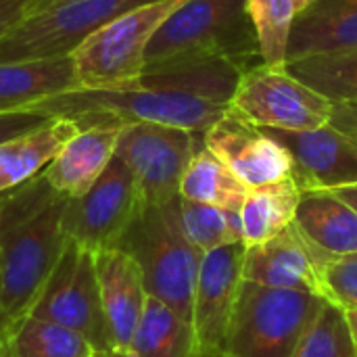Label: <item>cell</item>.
I'll return each mask as SVG.
<instances>
[{"label": "cell", "mask_w": 357, "mask_h": 357, "mask_svg": "<svg viewBox=\"0 0 357 357\" xmlns=\"http://www.w3.org/2000/svg\"><path fill=\"white\" fill-rule=\"evenodd\" d=\"M249 195V186L220 159L205 142L195 151L182 180L180 197L197 203L238 211Z\"/></svg>", "instance_id": "d4e9b609"}, {"label": "cell", "mask_w": 357, "mask_h": 357, "mask_svg": "<svg viewBox=\"0 0 357 357\" xmlns=\"http://www.w3.org/2000/svg\"><path fill=\"white\" fill-rule=\"evenodd\" d=\"M96 274L113 349L128 354L149 297L136 261L121 249L96 253Z\"/></svg>", "instance_id": "e0dca14e"}, {"label": "cell", "mask_w": 357, "mask_h": 357, "mask_svg": "<svg viewBox=\"0 0 357 357\" xmlns=\"http://www.w3.org/2000/svg\"><path fill=\"white\" fill-rule=\"evenodd\" d=\"M345 318H347L349 337H351V343H354V354L357 357V310H345Z\"/></svg>", "instance_id": "e575fe53"}, {"label": "cell", "mask_w": 357, "mask_h": 357, "mask_svg": "<svg viewBox=\"0 0 357 357\" xmlns=\"http://www.w3.org/2000/svg\"><path fill=\"white\" fill-rule=\"evenodd\" d=\"M4 326L6 324L0 322V357H4Z\"/></svg>", "instance_id": "f35d334b"}, {"label": "cell", "mask_w": 357, "mask_h": 357, "mask_svg": "<svg viewBox=\"0 0 357 357\" xmlns=\"http://www.w3.org/2000/svg\"><path fill=\"white\" fill-rule=\"evenodd\" d=\"M92 357H130L123 351H117V349H105V351H94Z\"/></svg>", "instance_id": "8d00e7d4"}, {"label": "cell", "mask_w": 357, "mask_h": 357, "mask_svg": "<svg viewBox=\"0 0 357 357\" xmlns=\"http://www.w3.org/2000/svg\"><path fill=\"white\" fill-rule=\"evenodd\" d=\"M119 132V123L82 126L44 167V178L65 197H82L115 157Z\"/></svg>", "instance_id": "2e32d148"}, {"label": "cell", "mask_w": 357, "mask_h": 357, "mask_svg": "<svg viewBox=\"0 0 357 357\" xmlns=\"http://www.w3.org/2000/svg\"><path fill=\"white\" fill-rule=\"evenodd\" d=\"M324 299L341 310H357V253L331 257L322 268Z\"/></svg>", "instance_id": "f546056e"}, {"label": "cell", "mask_w": 357, "mask_h": 357, "mask_svg": "<svg viewBox=\"0 0 357 357\" xmlns=\"http://www.w3.org/2000/svg\"><path fill=\"white\" fill-rule=\"evenodd\" d=\"M326 299L243 280L222 357H293Z\"/></svg>", "instance_id": "5b68a950"}, {"label": "cell", "mask_w": 357, "mask_h": 357, "mask_svg": "<svg viewBox=\"0 0 357 357\" xmlns=\"http://www.w3.org/2000/svg\"><path fill=\"white\" fill-rule=\"evenodd\" d=\"M284 67L333 105L357 102V46L307 54Z\"/></svg>", "instance_id": "484cf974"}, {"label": "cell", "mask_w": 357, "mask_h": 357, "mask_svg": "<svg viewBox=\"0 0 357 357\" xmlns=\"http://www.w3.org/2000/svg\"><path fill=\"white\" fill-rule=\"evenodd\" d=\"M29 0H0V40L25 17Z\"/></svg>", "instance_id": "d6a6232c"}, {"label": "cell", "mask_w": 357, "mask_h": 357, "mask_svg": "<svg viewBox=\"0 0 357 357\" xmlns=\"http://www.w3.org/2000/svg\"><path fill=\"white\" fill-rule=\"evenodd\" d=\"M56 2H63V0H29L27 6H25V17H27V15H33V13H40V10H44V8L56 4Z\"/></svg>", "instance_id": "d590c367"}, {"label": "cell", "mask_w": 357, "mask_h": 357, "mask_svg": "<svg viewBox=\"0 0 357 357\" xmlns=\"http://www.w3.org/2000/svg\"><path fill=\"white\" fill-rule=\"evenodd\" d=\"M182 2H144L92 31L71 54L82 88L119 90L136 86L144 73V54L151 38Z\"/></svg>", "instance_id": "8992f818"}, {"label": "cell", "mask_w": 357, "mask_h": 357, "mask_svg": "<svg viewBox=\"0 0 357 357\" xmlns=\"http://www.w3.org/2000/svg\"><path fill=\"white\" fill-rule=\"evenodd\" d=\"M153 0H63L23 17L0 40V63L71 56L100 25Z\"/></svg>", "instance_id": "52a82bcc"}, {"label": "cell", "mask_w": 357, "mask_h": 357, "mask_svg": "<svg viewBox=\"0 0 357 357\" xmlns=\"http://www.w3.org/2000/svg\"><path fill=\"white\" fill-rule=\"evenodd\" d=\"M293 224L331 257L357 253V213L331 190H303Z\"/></svg>", "instance_id": "ffe728a7"}, {"label": "cell", "mask_w": 357, "mask_h": 357, "mask_svg": "<svg viewBox=\"0 0 357 357\" xmlns=\"http://www.w3.org/2000/svg\"><path fill=\"white\" fill-rule=\"evenodd\" d=\"M180 220L188 241L201 251H213L232 243H243L238 211L197 203L180 197Z\"/></svg>", "instance_id": "4316f807"}, {"label": "cell", "mask_w": 357, "mask_h": 357, "mask_svg": "<svg viewBox=\"0 0 357 357\" xmlns=\"http://www.w3.org/2000/svg\"><path fill=\"white\" fill-rule=\"evenodd\" d=\"M349 46H357V0H314L293 21L287 63Z\"/></svg>", "instance_id": "d6986e66"}, {"label": "cell", "mask_w": 357, "mask_h": 357, "mask_svg": "<svg viewBox=\"0 0 357 357\" xmlns=\"http://www.w3.org/2000/svg\"><path fill=\"white\" fill-rule=\"evenodd\" d=\"M203 142L249 188L293 176V159L287 146L232 107L203 134Z\"/></svg>", "instance_id": "4fadbf2b"}, {"label": "cell", "mask_w": 357, "mask_h": 357, "mask_svg": "<svg viewBox=\"0 0 357 357\" xmlns=\"http://www.w3.org/2000/svg\"><path fill=\"white\" fill-rule=\"evenodd\" d=\"M115 249H121L136 261L151 297L190 322L203 253L182 228L180 197L169 203L142 201Z\"/></svg>", "instance_id": "277c9868"}, {"label": "cell", "mask_w": 357, "mask_h": 357, "mask_svg": "<svg viewBox=\"0 0 357 357\" xmlns=\"http://www.w3.org/2000/svg\"><path fill=\"white\" fill-rule=\"evenodd\" d=\"M67 199L40 172L0 203V316L6 324L29 314L67 245Z\"/></svg>", "instance_id": "7a4b0ae2"}, {"label": "cell", "mask_w": 357, "mask_h": 357, "mask_svg": "<svg viewBox=\"0 0 357 357\" xmlns=\"http://www.w3.org/2000/svg\"><path fill=\"white\" fill-rule=\"evenodd\" d=\"M333 102L305 86L287 67L259 63L247 69L232 98V109L268 130H314L331 123Z\"/></svg>", "instance_id": "30bf717a"}, {"label": "cell", "mask_w": 357, "mask_h": 357, "mask_svg": "<svg viewBox=\"0 0 357 357\" xmlns=\"http://www.w3.org/2000/svg\"><path fill=\"white\" fill-rule=\"evenodd\" d=\"M331 123L357 142V102H337L333 107Z\"/></svg>", "instance_id": "1f68e13d"}, {"label": "cell", "mask_w": 357, "mask_h": 357, "mask_svg": "<svg viewBox=\"0 0 357 357\" xmlns=\"http://www.w3.org/2000/svg\"><path fill=\"white\" fill-rule=\"evenodd\" d=\"M314 0H295V8H297V15L303 10V8H307L310 4H312Z\"/></svg>", "instance_id": "74e56055"}, {"label": "cell", "mask_w": 357, "mask_h": 357, "mask_svg": "<svg viewBox=\"0 0 357 357\" xmlns=\"http://www.w3.org/2000/svg\"><path fill=\"white\" fill-rule=\"evenodd\" d=\"M6 192H8V190H6ZM6 192H2V195H0V203H2V199H4V195H6ZM0 322H2V324H6V322L2 320V316H0Z\"/></svg>", "instance_id": "ab89813d"}, {"label": "cell", "mask_w": 357, "mask_h": 357, "mask_svg": "<svg viewBox=\"0 0 357 357\" xmlns=\"http://www.w3.org/2000/svg\"><path fill=\"white\" fill-rule=\"evenodd\" d=\"M268 132L287 146L293 159V180L301 192L335 190L357 182V142L333 123L314 130Z\"/></svg>", "instance_id": "9a60e30c"}, {"label": "cell", "mask_w": 357, "mask_h": 357, "mask_svg": "<svg viewBox=\"0 0 357 357\" xmlns=\"http://www.w3.org/2000/svg\"><path fill=\"white\" fill-rule=\"evenodd\" d=\"M140 205L142 197L132 172L119 157H113L102 176L82 197L67 199L65 236L94 255L115 249Z\"/></svg>", "instance_id": "8fae6325"}, {"label": "cell", "mask_w": 357, "mask_h": 357, "mask_svg": "<svg viewBox=\"0 0 357 357\" xmlns=\"http://www.w3.org/2000/svg\"><path fill=\"white\" fill-rule=\"evenodd\" d=\"M245 243H232L203 253L195 295L190 326L201 357H222L226 333L243 284Z\"/></svg>", "instance_id": "7c38bea8"}, {"label": "cell", "mask_w": 357, "mask_h": 357, "mask_svg": "<svg viewBox=\"0 0 357 357\" xmlns=\"http://www.w3.org/2000/svg\"><path fill=\"white\" fill-rule=\"evenodd\" d=\"M230 105L211 94V79L201 67H174L142 73L140 82L119 90H73L44 100L31 111L88 123L153 121L205 134Z\"/></svg>", "instance_id": "6da1fadb"}, {"label": "cell", "mask_w": 357, "mask_h": 357, "mask_svg": "<svg viewBox=\"0 0 357 357\" xmlns=\"http://www.w3.org/2000/svg\"><path fill=\"white\" fill-rule=\"evenodd\" d=\"M29 316L75 331L98 351L113 349L100 299L96 255L67 238L54 270L29 310Z\"/></svg>", "instance_id": "ba28073f"}, {"label": "cell", "mask_w": 357, "mask_h": 357, "mask_svg": "<svg viewBox=\"0 0 357 357\" xmlns=\"http://www.w3.org/2000/svg\"><path fill=\"white\" fill-rule=\"evenodd\" d=\"M94 351L75 331L29 314L4 326V357H92Z\"/></svg>", "instance_id": "cb8c5ba5"}, {"label": "cell", "mask_w": 357, "mask_h": 357, "mask_svg": "<svg viewBox=\"0 0 357 357\" xmlns=\"http://www.w3.org/2000/svg\"><path fill=\"white\" fill-rule=\"evenodd\" d=\"M79 130L73 119L52 117L46 126L0 142V195L31 180Z\"/></svg>", "instance_id": "44dd1931"}, {"label": "cell", "mask_w": 357, "mask_h": 357, "mask_svg": "<svg viewBox=\"0 0 357 357\" xmlns=\"http://www.w3.org/2000/svg\"><path fill=\"white\" fill-rule=\"evenodd\" d=\"M52 117L38 113V111H13L0 113V142L29 134L42 126H46Z\"/></svg>", "instance_id": "4dcf8cb0"}, {"label": "cell", "mask_w": 357, "mask_h": 357, "mask_svg": "<svg viewBox=\"0 0 357 357\" xmlns=\"http://www.w3.org/2000/svg\"><path fill=\"white\" fill-rule=\"evenodd\" d=\"M130 357H201L188 320L155 297H146L130 343Z\"/></svg>", "instance_id": "603a6c76"}, {"label": "cell", "mask_w": 357, "mask_h": 357, "mask_svg": "<svg viewBox=\"0 0 357 357\" xmlns=\"http://www.w3.org/2000/svg\"><path fill=\"white\" fill-rule=\"evenodd\" d=\"M203 144V134L136 121L121 126L115 157L132 172L144 203H169L180 197V180Z\"/></svg>", "instance_id": "9c48e42d"}, {"label": "cell", "mask_w": 357, "mask_h": 357, "mask_svg": "<svg viewBox=\"0 0 357 357\" xmlns=\"http://www.w3.org/2000/svg\"><path fill=\"white\" fill-rule=\"evenodd\" d=\"M73 90L82 84L71 56L0 63V113L31 111Z\"/></svg>", "instance_id": "ac0fdd59"}, {"label": "cell", "mask_w": 357, "mask_h": 357, "mask_svg": "<svg viewBox=\"0 0 357 357\" xmlns=\"http://www.w3.org/2000/svg\"><path fill=\"white\" fill-rule=\"evenodd\" d=\"M257 33L261 61L270 67L287 65L291 27L297 17L295 0H247Z\"/></svg>", "instance_id": "83f0119b"}, {"label": "cell", "mask_w": 357, "mask_h": 357, "mask_svg": "<svg viewBox=\"0 0 357 357\" xmlns=\"http://www.w3.org/2000/svg\"><path fill=\"white\" fill-rule=\"evenodd\" d=\"M293 357H356L345 310L324 301L299 339Z\"/></svg>", "instance_id": "f1b7e54d"}, {"label": "cell", "mask_w": 357, "mask_h": 357, "mask_svg": "<svg viewBox=\"0 0 357 357\" xmlns=\"http://www.w3.org/2000/svg\"><path fill=\"white\" fill-rule=\"evenodd\" d=\"M299 199L301 188L293 176L266 186L249 188V195L238 209L243 243L253 247L287 230L295 222Z\"/></svg>", "instance_id": "7402d4cb"}, {"label": "cell", "mask_w": 357, "mask_h": 357, "mask_svg": "<svg viewBox=\"0 0 357 357\" xmlns=\"http://www.w3.org/2000/svg\"><path fill=\"white\" fill-rule=\"evenodd\" d=\"M331 192H335L343 203H347V205L357 213V182L356 184L341 186V188H335V190H331Z\"/></svg>", "instance_id": "836d02e7"}, {"label": "cell", "mask_w": 357, "mask_h": 357, "mask_svg": "<svg viewBox=\"0 0 357 357\" xmlns=\"http://www.w3.org/2000/svg\"><path fill=\"white\" fill-rule=\"evenodd\" d=\"M331 255L316 249L291 224L266 243L247 247L243 280L282 291H299L324 299L322 268Z\"/></svg>", "instance_id": "5bb4252c"}, {"label": "cell", "mask_w": 357, "mask_h": 357, "mask_svg": "<svg viewBox=\"0 0 357 357\" xmlns=\"http://www.w3.org/2000/svg\"><path fill=\"white\" fill-rule=\"evenodd\" d=\"M205 59L264 63L247 0H184L151 38L144 73Z\"/></svg>", "instance_id": "3957f363"}]
</instances>
